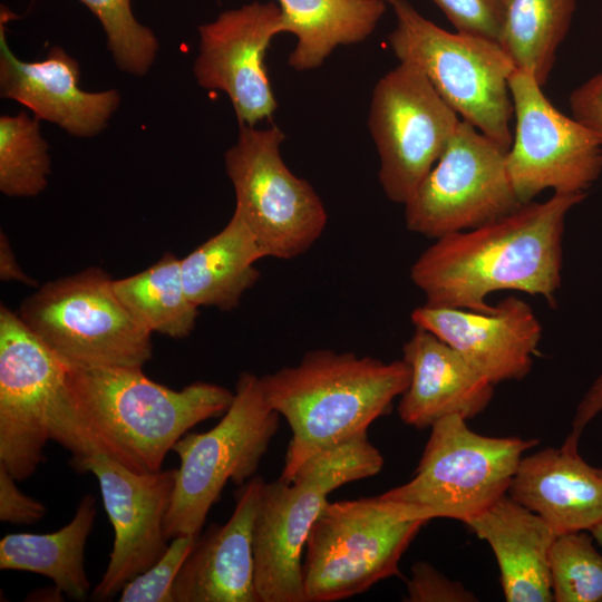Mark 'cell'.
Wrapping results in <instances>:
<instances>
[{
	"label": "cell",
	"mask_w": 602,
	"mask_h": 602,
	"mask_svg": "<svg viewBox=\"0 0 602 602\" xmlns=\"http://www.w3.org/2000/svg\"><path fill=\"white\" fill-rule=\"evenodd\" d=\"M588 531L556 535L550 552L555 602H602V554Z\"/></svg>",
	"instance_id": "29"
},
{
	"label": "cell",
	"mask_w": 602,
	"mask_h": 602,
	"mask_svg": "<svg viewBox=\"0 0 602 602\" xmlns=\"http://www.w3.org/2000/svg\"><path fill=\"white\" fill-rule=\"evenodd\" d=\"M589 532L592 534L594 541L602 546V521L593 526Z\"/></svg>",
	"instance_id": "38"
},
{
	"label": "cell",
	"mask_w": 602,
	"mask_h": 602,
	"mask_svg": "<svg viewBox=\"0 0 602 602\" xmlns=\"http://www.w3.org/2000/svg\"><path fill=\"white\" fill-rule=\"evenodd\" d=\"M385 1L396 17L388 42L399 61L417 65L463 120L508 151L514 116L508 80L516 67L503 47L482 37L448 32L408 0Z\"/></svg>",
	"instance_id": "6"
},
{
	"label": "cell",
	"mask_w": 602,
	"mask_h": 602,
	"mask_svg": "<svg viewBox=\"0 0 602 602\" xmlns=\"http://www.w3.org/2000/svg\"><path fill=\"white\" fill-rule=\"evenodd\" d=\"M281 32L284 17L271 1L226 10L198 27L196 80L202 88L227 95L240 126H255L276 109L264 59L272 38Z\"/></svg>",
	"instance_id": "16"
},
{
	"label": "cell",
	"mask_w": 602,
	"mask_h": 602,
	"mask_svg": "<svg viewBox=\"0 0 602 602\" xmlns=\"http://www.w3.org/2000/svg\"><path fill=\"white\" fill-rule=\"evenodd\" d=\"M459 119L415 64L399 65L376 84L368 126L386 196L406 204L434 167Z\"/></svg>",
	"instance_id": "11"
},
{
	"label": "cell",
	"mask_w": 602,
	"mask_h": 602,
	"mask_svg": "<svg viewBox=\"0 0 602 602\" xmlns=\"http://www.w3.org/2000/svg\"><path fill=\"white\" fill-rule=\"evenodd\" d=\"M261 376L237 377L233 400L220 421L204 433H186L173 446L179 458L165 517L167 540L197 536L229 482L241 486L255 476L279 427Z\"/></svg>",
	"instance_id": "7"
},
{
	"label": "cell",
	"mask_w": 602,
	"mask_h": 602,
	"mask_svg": "<svg viewBox=\"0 0 602 602\" xmlns=\"http://www.w3.org/2000/svg\"><path fill=\"white\" fill-rule=\"evenodd\" d=\"M516 119L506 167L521 203L541 192L585 193L602 172V145L573 117L546 98L530 74L515 69L508 80Z\"/></svg>",
	"instance_id": "13"
},
{
	"label": "cell",
	"mask_w": 602,
	"mask_h": 602,
	"mask_svg": "<svg viewBox=\"0 0 602 602\" xmlns=\"http://www.w3.org/2000/svg\"><path fill=\"white\" fill-rule=\"evenodd\" d=\"M491 546L508 602H551L550 552L556 533L508 493L465 523Z\"/></svg>",
	"instance_id": "22"
},
{
	"label": "cell",
	"mask_w": 602,
	"mask_h": 602,
	"mask_svg": "<svg viewBox=\"0 0 602 602\" xmlns=\"http://www.w3.org/2000/svg\"><path fill=\"white\" fill-rule=\"evenodd\" d=\"M196 536L172 538L164 555L145 572L127 582L120 602H174L172 589L176 575L190 554Z\"/></svg>",
	"instance_id": "31"
},
{
	"label": "cell",
	"mask_w": 602,
	"mask_h": 602,
	"mask_svg": "<svg viewBox=\"0 0 602 602\" xmlns=\"http://www.w3.org/2000/svg\"><path fill=\"white\" fill-rule=\"evenodd\" d=\"M457 32L501 45L509 0H433Z\"/></svg>",
	"instance_id": "32"
},
{
	"label": "cell",
	"mask_w": 602,
	"mask_h": 602,
	"mask_svg": "<svg viewBox=\"0 0 602 602\" xmlns=\"http://www.w3.org/2000/svg\"><path fill=\"white\" fill-rule=\"evenodd\" d=\"M96 515V498L86 494L71 521L60 530L6 535L0 541V569L45 575L52 580L58 592L77 601L86 600L90 582L85 569V548Z\"/></svg>",
	"instance_id": "24"
},
{
	"label": "cell",
	"mask_w": 602,
	"mask_h": 602,
	"mask_svg": "<svg viewBox=\"0 0 602 602\" xmlns=\"http://www.w3.org/2000/svg\"><path fill=\"white\" fill-rule=\"evenodd\" d=\"M17 479L0 463V521L13 524H33L46 514V506L26 495Z\"/></svg>",
	"instance_id": "34"
},
{
	"label": "cell",
	"mask_w": 602,
	"mask_h": 602,
	"mask_svg": "<svg viewBox=\"0 0 602 602\" xmlns=\"http://www.w3.org/2000/svg\"><path fill=\"white\" fill-rule=\"evenodd\" d=\"M572 116L602 145V72L577 86L569 98Z\"/></svg>",
	"instance_id": "35"
},
{
	"label": "cell",
	"mask_w": 602,
	"mask_h": 602,
	"mask_svg": "<svg viewBox=\"0 0 602 602\" xmlns=\"http://www.w3.org/2000/svg\"><path fill=\"white\" fill-rule=\"evenodd\" d=\"M585 193H554L477 227L450 233L427 247L410 269L425 304L493 312L488 294L516 290L552 307L561 285L567 213Z\"/></svg>",
	"instance_id": "2"
},
{
	"label": "cell",
	"mask_w": 602,
	"mask_h": 602,
	"mask_svg": "<svg viewBox=\"0 0 602 602\" xmlns=\"http://www.w3.org/2000/svg\"><path fill=\"white\" fill-rule=\"evenodd\" d=\"M409 380L404 360L385 362L329 349L310 351L298 365L261 376L269 405L291 430L280 477L291 480L312 457L367 435Z\"/></svg>",
	"instance_id": "3"
},
{
	"label": "cell",
	"mask_w": 602,
	"mask_h": 602,
	"mask_svg": "<svg viewBox=\"0 0 602 602\" xmlns=\"http://www.w3.org/2000/svg\"><path fill=\"white\" fill-rule=\"evenodd\" d=\"M602 411V373L593 381L577 405L567 437L580 440L588 424Z\"/></svg>",
	"instance_id": "36"
},
{
	"label": "cell",
	"mask_w": 602,
	"mask_h": 602,
	"mask_svg": "<svg viewBox=\"0 0 602 602\" xmlns=\"http://www.w3.org/2000/svg\"><path fill=\"white\" fill-rule=\"evenodd\" d=\"M265 258L246 224L233 213L215 235L181 259L183 283L197 307L235 309L260 278L255 263Z\"/></svg>",
	"instance_id": "23"
},
{
	"label": "cell",
	"mask_w": 602,
	"mask_h": 602,
	"mask_svg": "<svg viewBox=\"0 0 602 602\" xmlns=\"http://www.w3.org/2000/svg\"><path fill=\"white\" fill-rule=\"evenodd\" d=\"M18 314L68 366L143 367L152 357V332L99 268L42 284L21 302Z\"/></svg>",
	"instance_id": "8"
},
{
	"label": "cell",
	"mask_w": 602,
	"mask_h": 602,
	"mask_svg": "<svg viewBox=\"0 0 602 602\" xmlns=\"http://www.w3.org/2000/svg\"><path fill=\"white\" fill-rule=\"evenodd\" d=\"M48 144L39 119L25 111L0 117V191L11 197H31L47 186Z\"/></svg>",
	"instance_id": "28"
},
{
	"label": "cell",
	"mask_w": 602,
	"mask_h": 602,
	"mask_svg": "<svg viewBox=\"0 0 602 602\" xmlns=\"http://www.w3.org/2000/svg\"><path fill=\"white\" fill-rule=\"evenodd\" d=\"M575 0H509L501 46L516 69L543 87L566 37Z\"/></svg>",
	"instance_id": "27"
},
{
	"label": "cell",
	"mask_w": 602,
	"mask_h": 602,
	"mask_svg": "<svg viewBox=\"0 0 602 602\" xmlns=\"http://www.w3.org/2000/svg\"><path fill=\"white\" fill-rule=\"evenodd\" d=\"M97 17L117 67L144 76L158 51L154 32L134 17L130 0H79Z\"/></svg>",
	"instance_id": "30"
},
{
	"label": "cell",
	"mask_w": 602,
	"mask_h": 602,
	"mask_svg": "<svg viewBox=\"0 0 602 602\" xmlns=\"http://www.w3.org/2000/svg\"><path fill=\"white\" fill-rule=\"evenodd\" d=\"M263 483L254 476L239 486L229 521L196 536L173 583L174 602H260L253 530Z\"/></svg>",
	"instance_id": "19"
},
{
	"label": "cell",
	"mask_w": 602,
	"mask_h": 602,
	"mask_svg": "<svg viewBox=\"0 0 602 602\" xmlns=\"http://www.w3.org/2000/svg\"><path fill=\"white\" fill-rule=\"evenodd\" d=\"M382 466L381 453L365 435L312 457L291 480L263 483L253 530L260 602H304L302 553L329 494Z\"/></svg>",
	"instance_id": "4"
},
{
	"label": "cell",
	"mask_w": 602,
	"mask_h": 602,
	"mask_svg": "<svg viewBox=\"0 0 602 602\" xmlns=\"http://www.w3.org/2000/svg\"><path fill=\"white\" fill-rule=\"evenodd\" d=\"M507 151L460 120L445 151L405 204L409 231L438 239L511 213L523 203L506 167Z\"/></svg>",
	"instance_id": "12"
},
{
	"label": "cell",
	"mask_w": 602,
	"mask_h": 602,
	"mask_svg": "<svg viewBox=\"0 0 602 602\" xmlns=\"http://www.w3.org/2000/svg\"><path fill=\"white\" fill-rule=\"evenodd\" d=\"M430 428L414 477L376 496L402 518L466 523L508 493L525 452L537 444L479 435L459 415L444 417Z\"/></svg>",
	"instance_id": "5"
},
{
	"label": "cell",
	"mask_w": 602,
	"mask_h": 602,
	"mask_svg": "<svg viewBox=\"0 0 602 602\" xmlns=\"http://www.w3.org/2000/svg\"><path fill=\"white\" fill-rule=\"evenodd\" d=\"M118 298L149 332L182 339L193 331L198 308L186 294L181 259L165 253L149 268L114 280Z\"/></svg>",
	"instance_id": "26"
},
{
	"label": "cell",
	"mask_w": 602,
	"mask_h": 602,
	"mask_svg": "<svg viewBox=\"0 0 602 602\" xmlns=\"http://www.w3.org/2000/svg\"><path fill=\"white\" fill-rule=\"evenodd\" d=\"M559 535L590 531L602 521V468L586 463L579 440L523 456L508 489Z\"/></svg>",
	"instance_id": "21"
},
{
	"label": "cell",
	"mask_w": 602,
	"mask_h": 602,
	"mask_svg": "<svg viewBox=\"0 0 602 602\" xmlns=\"http://www.w3.org/2000/svg\"><path fill=\"white\" fill-rule=\"evenodd\" d=\"M410 319L457 350L494 386L528 375L542 337L533 309L516 297L505 298L487 313L424 304Z\"/></svg>",
	"instance_id": "17"
},
{
	"label": "cell",
	"mask_w": 602,
	"mask_h": 602,
	"mask_svg": "<svg viewBox=\"0 0 602 602\" xmlns=\"http://www.w3.org/2000/svg\"><path fill=\"white\" fill-rule=\"evenodd\" d=\"M0 276L2 281H18L23 284L36 285V282L20 268L8 237L2 231L0 234Z\"/></svg>",
	"instance_id": "37"
},
{
	"label": "cell",
	"mask_w": 602,
	"mask_h": 602,
	"mask_svg": "<svg viewBox=\"0 0 602 602\" xmlns=\"http://www.w3.org/2000/svg\"><path fill=\"white\" fill-rule=\"evenodd\" d=\"M601 14H602V10H601Z\"/></svg>",
	"instance_id": "39"
},
{
	"label": "cell",
	"mask_w": 602,
	"mask_h": 602,
	"mask_svg": "<svg viewBox=\"0 0 602 602\" xmlns=\"http://www.w3.org/2000/svg\"><path fill=\"white\" fill-rule=\"evenodd\" d=\"M80 473L97 477L103 503L114 528L113 548L91 598L105 601L156 563L169 544L165 517L175 486V469L136 473L105 455L70 460Z\"/></svg>",
	"instance_id": "15"
},
{
	"label": "cell",
	"mask_w": 602,
	"mask_h": 602,
	"mask_svg": "<svg viewBox=\"0 0 602 602\" xmlns=\"http://www.w3.org/2000/svg\"><path fill=\"white\" fill-rule=\"evenodd\" d=\"M67 363L20 319L0 307V463L22 482L43 462L49 414Z\"/></svg>",
	"instance_id": "14"
},
{
	"label": "cell",
	"mask_w": 602,
	"mask_h": 602,
	"mask_svg": "<svg viewBox=\"0 0 602 602\" xmlns=\"http://www.w3.org/2000/svg\"><path fill=\"white\" fill-rule=\"evenodd\" d=\"M402 518L378 498L327 503L305 542L304 602H334L399 574L405 551L426 524Z\"/></svg>",
	"instance_id": "9"
},
{
	"label": "cell",
	"mask_w": 602,
	"mask_h": 602,
	"mask_svg": "<svg viewBox=\"0 0 602 602\" xmlns=\"http://www.w3.org/2000/svg\"><path fill=\"white\" fill-rule=\"evenodd\" d=\"M285 32L297 45L289 66L304 71L320 67L339 46L367 39L387 9L385 0H278Z\"/></svg>",
	"instance_id": "25"
},
{
	"label": "cell",
	"mask_w": 602,
	"mask_h": 602,
	"mask_svg": "<svg viewBox=\"0 0 602 602\" xmlns=\"http://www.w3.org/2000/svg\"><path fill=\"white\" fill-rule=\"evenodd\" d=\"M0 90L35 117L54 123L77 137H93L106 127L120 103L119 91H86L79 87L80 68L61 47H54L40 61L18 59L6 39V23L13 13L1 6Z\"/></svg>",
	"instance_id": "18"
},
{
	"label": "cell",
	"mask_w": 602,
	"mask_h": 602,
	"mask_svg": "<svg viewBox=\"0 0 602 602\" xmlns=\"http://www.w3.org/2000/svg\"><path fill=\"white\" fill-rule=\"evenodd\" d=\"M283 132L275 125L240 126L236 143L224 156L235 193L234 213L246 224L265 258L290 260L321 236L326 207L311 184L284 164Z\"/></svg>",
	"instance_id": "10"
},
{
	"label": "cell",
	"mask_w": 602,
	"mask_h": 602,
	"mask_svg": "<svg viewBox=\"0 0 602 602\" xmlns=\"http://www.w3.org/2000/svg\"><path fill=\"white\" fill-rule=\"evenodd\" d=\"M410 380L401 395L398 414L416 429L459 415L470 419L491 402L494 385L457 350L428 330L417 328L402 347Z\"/></svg>",
	"instance_id": "20"
},
{
	"label": "cell",
	"mask_w": 602,
	"mask_h": 602,
	"mask_svg": "<svg viewBox=\"0 0 602 602\" xmlns=\"http://www.w3.org/2000/svg\"><path fill=\"white\" fill-rule=\"evenodd\" d=\"M233 396L205 381L174 390L142 367L68 366L49 414L50 440L71 460L100 454L133 472L154 473L182 436L221 417Z\"/></svg>",
	"instance_id": "1"
},
{
	"label": "cell",
	"mask_w": 602,
	"mask_h": 602,
	"mask_svg": "<svg viewBox=\"0 0 602 602\" xmlns=\"http://www.w3.org/2000/svg\"><path fill=\"white\" fill-rule=\"evenodd\" d=\"M408 602H469L475 596L459 582L452 581L427 562H416L407 581Z\"/></svg>",
	"instance_id": "33"
}]
</instances>
